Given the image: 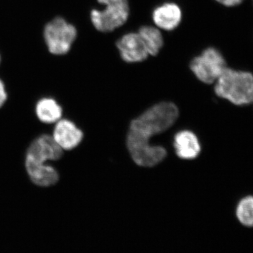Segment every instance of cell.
I'll return each instance as SVG.
<instances>
[{
    "mask_svg": "<svg viewBox=\"0 0 253 253\" xmlns=\"http://www.w3.org/2000/svg\"></svg>",
    "mask_w": 253,
    "mask_h": 253,
    "instance_id": "ac0fdd59",
    "label": "cell"
},
{
    "mask_svg": "<svg viewBox=\"0 0 253 253\" xmlns=\"http://www.w3.org/2000/svg\"><path fill=\"white\" fill-rule=\"evenodd\" d=\"M236 217L242 225L253 227V194L244 195L236 204Z\"/></svg>",
    "mask_w": 253,
    "mask_h": 253,
    "instance_id": "5bb4252c",
    "label": "cell"
},
{
    "mask_svg": "<svg viewBox=\"0 0 253 253\" xmlns=\"http://www.w3.org/2000/svg\"><path fill=\"white\" fill-rule=\"evenodd\" d=\"M36 112L38 119L46 124L57 123L62 117L63 110L56 100L44 97L38 101Z\"/></svg>",
    "mask_w": 253,
    "mask_h": 253,
    "instance_id": "7c38bea8",
    "label": "cell"
},
{
    "mask_svg": "<svg viewBox=\"0 0 253 253\" xmlns=\"http://www.w3.org/2000/svg\"><path fill=\"white\" fill-rule=\"evenodd\" d=\"M77 28L61 16H56L43 28V40L50 54L54 56L67 54L78 38Z\"/></svg>",
    "mask_w": 253,
    "mask_h": 253,
    "instance_id": "277c9868",
    "label": "cell"
},
{
    "mask_svg": "<svg viewBox=\"0 0 253 253\" xmlns=\"http://www.w3.org/2000/svg\"><path fill=\"white\" fill-rule=\"evenodd\" d=\"M6 99H7V92H6V86L4 82L0 79V108L2 107Z\"/></svg>",
    "mask_w": 253,
    "mask_h": 253,
    "instance_id": "2e32d148",
    "label": "cell"
},
{
    "mask_svg": "<svg viewBox=\"0 0 253 253\" xmlns=\"http://www.w3.org/2000/svg\"><path fill=\"white\" fill-rule=\"evenodd\" d=\"M52 137L63 150H72L81 144L83 133L69 120H60L56 123Z\"/></svg>",
    "mask_w": 253,
    "mask_h": 253,
    "instance_id": "9c48e42d",
    "label": "cell"
},
{
    "mask_svg": "<svg viewBox=\"0 0 253 253\" xmlns=\"http://www.w3.org/2000/svg\"><path fill=\"white\" fill-rule=\"evenodd\" d=\"M137 32L144 41L149 56H158L165 44L162 31L152 25H144L139 27Z\"/></svg>",
    "mask_w": 253,
    "mask_h": 253,
    "instance_id": "8fae6325",
    "label": "cell"
},
{
    "mask_svg": "<svg viewBox=\"0 0 253 253\" xmlns=\"http://www.w3.org/2000/svg\"><path fill=\"white\" fill-rule=\"evenodd\" d=\"M213 1L224 7L231 8L239 6L242 4L245 0H213Z\"/></svg>",
    "mask_w": 253,
    "mask_h": 253,
    "instance_id": "9a60e30c",
    "label": "cell"
},
{
    "mask_svg": "<svg viewBox=\"0 0 253 253\" xmlns=\"http://www.w3.org/2000/svg\"><path fill=\"white\" fill-rule=\"evenodd\" d=\"M116 47L122 61L129 64L144 62L150 56L137 31L128 32L120 37Z\"/></svg>",
    "mask_w": 253,
    "mask_h": 253,
    "instance_id": "52a82bcc",
    "label": "cell"
},
{
    "mask_svg": "<svg viewBox=\"0 0 253 253\" xmlns=\"http://www.w3.org/2000/svg\"><path fill=\"white\" fill-rule=\"evenodd\" d=\"M214 94L234 107L253 104V73L227 66L213 84Z\"/></svg>",
    "mask_w": 253,
    "mask_h": 253,
    "instance_id": "7a4b0ae2",
    "label": "cell"
},
{
    "mask_svg": "<svg viewBox=\"0 0 253 253\" xmlns=\"http://www.w3.org/2000/svg\"><path fill=\"white\" fill-rule=\"evenodd\" d=\"M63 156V149L52 136L42 134L30 145L26 153V168L45 165L48 161H57Z\"/></svg>",
    "mask_w": 253,
    "mask_h": 253,
    "instance_id": "8992f818",
    "label": "cell"
},
{
    "mask_svg": "<svg viewBox=\"0 0 253 253\" xmlns=\"http://www.w3.org/2000/svg\"><path fill=\"white\" fill-rule=\"evenodd\" d=\"M151 18L154 26L161 31H173L182 22V9L174 1H166L153 9Z\"/></svg>",
    "mask_w": 253,
    "mask_h": 253,
    "instance_id": "ba28073f",
    "label": "cell"
},
{
    "mask_svg": "<svg viewBox=\"0 0 253 253\" xmlns=\"http://www.w3.org/2000/svg\"><path fill=\"white\" fill-rule=\"evenodd\" d=\"M174 147L178 157L184 160L197 158L201 153V146L197 136L192 131L183 130L174 136Z\"/></svg>",
    "mask_w": 253,
    "mask_h": 253,
    "instance_id": "30bf717a",
    "label": "cell"
},
{
    "mask_svg": "<svg viewBox=\"0 0 253 253\" xmlns=\"http://www.w3.org/2000/svg\"><path fill=\"white\" fill-rule=\"evenodd\" d=\"M102 9L90 11V21L96 31L110 33L123 27L130 16L129 0H96Z\"/></svg>",
    "mask_w": 253,
    "mask_h": 253,
    "instance_id": "3957f363",
    "label": "cell"
},
{
    "mask_svg": "<svg viewBox=\"0 0 253 253\" xmlns=\"http://www.w3.org/2000/svg\"><path fill=\"white\" fill-rule=\"evenodd\" d=\"M227 66L224 55L213 45L206 46L189 63V69L195 77L208 85H213Z\"/></svg>",
    "mask_w": 253,
    "mask_h": 253,
    "instance_id": "5b68a950",
    "label": "cell"
},
{
    "mask_svg": "<svg viewBox=\"0 0 253 253\" xmlns=\"http://www.w3.org/2000/svg\"><path fill=\"white\" fill-rule=\"evenodd\" d=\"M1 54H0V63H1Z\"/></svg>",
    "mask_w": 253,
    "mask_h": 253,
    "instance_id": "e0dca14e",
    "label": "cell"
},
{
    "mask_svg": "<svg viewBox=\"0 0 253 253\" xmlns=\"http://www.w3.org/2000/svg\"><path fill=\"white\" fill-rule=\"evenodd\" d=\"M179 110L171 102H161L133 120L126 136V147L137 166L151 168L167 156L164 147L152 144L151 139L168 130L176 122Z\"/></svg>",
    "mask_w": 253,
    "mask_h": 253,
    "instance_id": "6da1fadb",
    "label": "cell"
},
{
    "mask_svg": "<svg viewBox=\"0 0 253 253\" xmlns=\"http://www.w3.org/2000/svg\"><path fill=\"white\" fill-rule=\"evenodd\" d=\"M31 180L37 186L47 187L54 185L59 181L56 169L49 165L26 168Z\"/></svg>",
    "mask_w": 253,
    "mask_h": 253,
    "instance_id": "4fadbf2b",
    "label": "cell"
}]
</instances>
